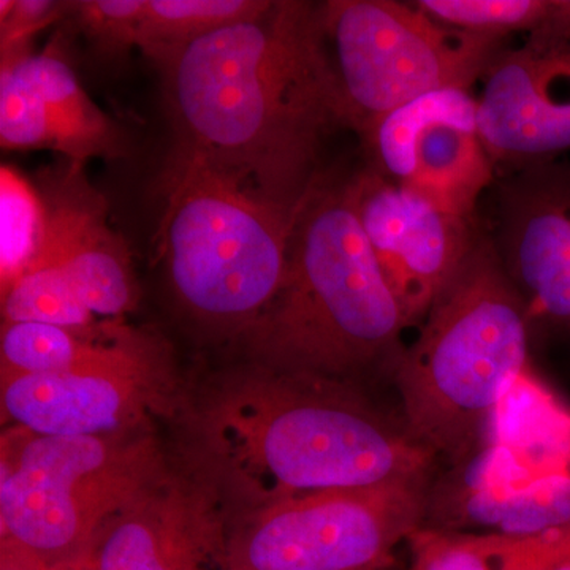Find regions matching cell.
<instances>
[{"instance_id": "15", "label": "cell", "mask_w": 570, "mask_h": 570, "mask_svg": "<svg viewBox=\"0 0 570 570\" xmlns=\"http://www.w3.org/2000/svg\"><path fill=\"white\" fill-rule=\"evenodd\" d=\"M41 195L48 234L37 258L61 266L94 316L118 317L132 309L129 249L108 225L107 202L86 181L81 165L71 163Z\"/></svg>"}, {"instance_id": "8", "label": "cell", "mask_w": 570, "mask_h": 570, "mask_svg": "<svg viewBox=\"0 0 570 570\" xmlns=\"http://www.w3.org/2000/svg\"><path fill=\"white\" fill-rule=\"evenodd\" d=\"M425 478L287 499L232 534L228 570H365L419 530Z\"/></svg>"}, {"instance_id": "7", "label": "cell", "mask_w": 570, "mask_h": 570, "mask_svg": "<svg viewBox=\"0 0 570 570\" xmlns=\"http://www.w3.org/2000/svg\"><path fill=\"white\" fill-rule=\"evenodd\" d=\"M324 24L344 122L356 135L425 94L471 89L504 40L449 28L415 3L328 0Z\"/></svg>"}, {"instance_id": "25", "label": "cell", "mask_w": 570, "mask_h": 570, "mask_svg": "<svg viewBox=\"0 0 570 570\" xmlns=\"http://www.w3.org/2000/svg\"><path fill=\"white\" fill-rule=\"evenodd\" d=\"M0 145L7 151L66 153L61 132L18 62L0 63Z\"/></svg>"}, {"instance_id": "28", "label": "cell", "mask_w": 570, "mask_h": 570, "mask_svg": "<svg viewBox=\"0 0 570 570\" xmlns=\"http://www.w3.org/2000/svg\"><path fill=\"white\" fill-rule=\"evenodd\" d=\"M0 570H52L43 558L10 538L0 542Z\"/></svg>"}, {"instance_id": "21", "label": "cell", "mask_w": 570, "mask_h": 570, "mask_svg": "<svg viewBox=\"0 0 570 570\" xmlns=\"http://www.w3.org/2000/svg\"><path fill=\"white\" fill-rule=\"evenodd\" d=\"M415 6L449 28L499 40L570 28V0H419Z\"/></svg>"}, {"instance_id": "16", "label": "cell", "mask_w": 570, "mask_h": 570, "mask_svg": "<svg viewBox=\"0 0 570 570\" xmlns=\"http://www.w3.org/2000/svg\"><path fill=\"white\" fill-rule=\"evenodd\" d=\"M18 62L40 94L52 122L62 135L71 163L80 164L91 157L121 156L122 135L107 115L92 102L82 89L73 69L55 48L40 55H29Z\"/></svg>"}, {"instance_id": "1", "label": "cell", "mask_w": 570, "mask_h": 570, "mask_svg": "<svg viewBox=\"0 0 570 570\" xmlns=\"http://www.w3.org/2000/svg\"><path fill=\"white\" fill-rule=\"evenodd\" d=\"M176 137L197 157L295 214L344 122L324 2L269 0L250 20L153 58Z\"/></svg>"}, {"instance_id": "22", "label": "cell", "mask_w": 570, "mask_h": 570, "mask_svg": "<svg viewBox=\"0 0 570 570\" xmlns=\"http://www.w3.org/2000/svg\"><path fill=\"white\" fill-rule=\"evenodd\" d=\"M96 330L67 328L39 322H2V376H40L62 373L91 355L107 336Z\"/></svg>"}, {"instance_id": "30", "label": "cell", "mask_w": 570, "mask_h": 570, "mask_svg": "<svg viewBox=\"0 0 570 570\" xmlns=\"http://www.w3.org/2000/svg\"><path fill=\"white\" fill-rule=\"evenodd\" d=\"M546 570H570V553L562 557L561 560L554 561L553 564Z\"/></svg>"}, {"instance_id": "9", "label": "cell", "mask_w": 570, "mask_h": 570, "mask_svg": "<svg viewBox=\"0 0 570 570\" xmlns=\"http://www.w3.org/2000/svg\"><path fill=\"white\" fill-rule=\"evenodd\" d=\"M170 390V363L159 341L110 326L96 351L70 370L2 376V412L13 426L45 436H115L132 433Z\"/></svg>"}, {"instance_id": "3", "label": "cell", "mask_w": 570, "mask_h": 570, "mask_svg": "<svg viewBox=\"0 0 570 570\" xmlns=\"http://www.w3.org/2000/svg\"><path fill=\"white\" fill-rule=\"evenodd\" d=\"M400 299L360 227L346 183L318 178L295 214L283 284L243 333L258 365L344 382L403 352Z\"/></svg>"}, {"instance_id": "31", "label": "cell", "mask_w": 570, "mask_h": 570, "mask_svg": "<svg viewBox=\"0 0 570 570\" xmlns=\"http://www.w3.org/2000/svg\"><path fill=\"white\" fill-rule=\"evenodd\" d=\"M365 570H393V560L384 562V564L374 566V568L365 569Z\"/></svg>"}, {"instance_id": "17", "label": "cell", "mask_w": 570, "mask_h": 570, "mask_svg": "<svg viewBox=\"0 0 570 570\" xmlns=\"http://www.w3.org/2000/svg\"><path fill=\"white\" fill-rule=\"evenodd\" d=\"M498 445L531 475L570 471V415L523 374L499 404Z\"/></svg>"}, {"instance_id": "27", "label": "cell", "mask_w": 570, "mask_h": 570, "mask_svg": "<svg viewBox=\"0 0 570 570\" xmlns=\"http://www.w3.org/2000/svg\"><path fill=\"white\" fill-rule=\"evenodd\" d=\"M69 2L51 0H0V56L2 62L20 61L32 36L67 14Z\"/></svg>"}, {"instance_id": "14", "label": "cell", "mask_w": 570, "mask_h": 570, "mask_svg": "<svg viewBox=\"0 0 570 570\" xmlns=\"http://www.w3.org/2000/svg\"><path fill=\"white\" fill-rule=\"evenodd\" d=\"M493 246L535 311L570 317V164L538 165L505 183Z\"/></svg>"}, {"instance_id": "13", "label": "cell", "mask_w": 570, "mask_h": 570, "mask_svg": "<svg viewBox=\"0 0 570 570\" xmlns=\"http://www.w3.org/2000/svg\"><path fill=\"white\" fill-rule=\"evenodd\" d=\"M219 502L204 480L165 474L82 557L92 570H228L232 534Z\"/></svg>"}, {"instance_id": "2", "label": "cell", "mask_w": 570, "mask_h": 570, "mask_svg": "<svg viewBox=\"0 0 570 570\" xmlns=\"http://www.w3.org/2000/svg\"><path fill=\"white\" fill-rule=\"evenodd\" d=\"M195 472L249 513L321 491L426 475L433 455L344 382L258 365L202 403Z\"/></svg>"}, {"instance_id": "23", "label": "cell", "mask_w": 570, "mask_h": 570, "mask_svg": "<svg viewBox=\"0 0 570 570\" xmlns=\"http://www.w3.org/2000/svg\"><path fill=\"white\" fill-rule=\"evenodd\" d=\"M48 234L45 198L28 179L0 168V291H7L36 261Z\"/></svg>"}, {"instance_id": "10", "label": "cell", "mask_w": 570, "mask_h": 570, "mask_svg": "<svg viewBox=\"0 0 570 570\" xmlns=\"http://www.w3.org/2000/svg\"><path fill=\"white\" fill-rule=\"evenodd\" d=\"M360 138L370 170L468 219L493 179L471 89L425 94L379 118Z\"/></svg>"}, {"instance_id": "24", "label": "cell", "mask_w": 570, "mask_h": 570, "mask_svg": "<svg viewBox=\"0 0 570 570\" xmlns=\"http://www.w3.org/2000/svg\"><path fill=\"white\" fill-rule=\"evenodd\" d=\"M2 322H39L91 330L94 314L61 266L37 258L2 292Z\"/></svg>"}, {"instance_id": "11", "label": "cell", "mask_w": 570, "mask_h": 570, "mask_svg": "<svg viewBox=\"0 0 570 570\" xmlns=\"http://www.w3.org/2000/svg\"><path fill=\"white\" fill-rule=\"evenodd\" d=\"M479 81V132L493 165L521 171L570 153V28L502 45Z\"/></svg>"}, {"instance_id": "29", "label": "cell", "mask_w": 570, "mask_h": 570, "mask_svg": "<svg viewBox=\"0 0 570 570\" xmlns=\"http://www.w3.org/2000/svg\"><path fill=\"white\" fill-rule=\"evenodd\" d=\"M52 570H92L89 568L88 561L85 557L78 558V560L66 562V564L56 566Z\"/></svg>"}, {"instance_id": "6", "label": "cell", "mask_w": 570, "mask_h": 570, "mask_svg": "<svg viewBox=\"0 0 570 570\" xmlns=\"http://www.w3.org/2000/svg\"><path fill=\"white\" fill-rule=\"evenodd\" d=\"M164 475L159 450L146 436H45L11 428L2 438V538L51 568L78 560L108 521Z\"/></svg>"}, {"instance_id": "5", "label": "cell", "mask_w": 570, "mask_h": 570, "mask_svg": "<svg viewBox=\"0 0 570 570\" xmlns=\"http://www.w3.org/2000/svg\"><path fill=\"white\" fill-rule=\"evenodd\" d=\"M164 197L160 249L176 298L197 321L243 335L283 284L296 213L176 153L165 170Z\"/></svg>"}, {"instance_id": "4", "label": "cell", "mask_w": 570, "mask_h": 570, "mask_svg": "<svg viewBox=\"0 0 570 570\" xmlns=\"http://www.w3.org/2000/svg\"><path fill=\"white\" fill-rule=\"evenodd\" d=\"M395 365L404 430L431 455L464 459L524 374L527 303L478 236Z\"/></svg>"}, {"instance_id": "20", "label": "cell", "mask_w": 570, "mask_h": 570, "mask_svg": "<svg viewBox=\"0 0 570 570\" xmlns=\"http://www.w3.org/2000/svg\"><path fill=\"white\" fill-rule=\"evenodd\" d=\"M269 0H145L137 48L149 59L250 20Z\"/></svg>"}, {"instance_id": "12", "label": "cell", "mask_w": 570, "mask_h": 570, "mask_svg": "<svg viewBox=\"0 0 570 570\" xmlns=\"http://www.w3.org/2000/svg\"><path fill=\"white\" fill-rule=\"evenodd\" d=\"M360 227L411 324L463 264L474 223L370 168L347 181Z\"/></svg>"}, {"instance_id": "26", "label": "cell", "mask_w": 570, "mask_h": 570, "mask_svg": "<svg viewBox=\"0 0 570 570\" xmlns=\"http://www.w3.org/2000/svg\"><path fill=\"white\" fill-rule=\"evenodd\" d=\"M145 0H82L69 2L78 28L99 50L108 55L137 48V28Z\"/></svg>"}, {"instance_id": "18", "label": "cell", "mask_w": 570, "mask_h": 570, "mask_svg": "<svg viewBox=\"0 0 570 570\" xmlns=\"http://www.w3.org/2000/svg\"><path fill=\"white\" fill-rule=\"evenodd\" d=\"M414 570H546L570 553V528L534 539L417 530Z\"/></svg>"}, {"instance_id": "19", "label": "cell", "mask_w": 570, "mask_h": 570, "mask_svg": "<svg viewBox=\"0 0 570 570\" xmlns=\"http://www.w3.org/2000/svg\"><path fill=\"white\" fill-rule=\"evenodd\" d=\"M464 513L472 523L502 538L534 539L568 530L570 471L535 475L504 489L474 487Z\"/></svg>"}]
</instances>
